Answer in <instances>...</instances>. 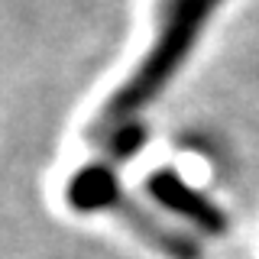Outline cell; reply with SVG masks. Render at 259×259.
I'll use <instances>...</instances> for the list:
<instances>
[{
  "mask_svg": "<svg viewBox=\"0 0 259 259\" xmlns=\"http://www.w3.org/2000/svg\"><path fill=\"white\" fill-rule=\"evenodd\" d=\"M221 7V0H175L172 10L165 13V26H162L159 42L149 49V55L136 65V71L130 75V81L120 88L101 107V113L94 117L88 140L97 149L110 140L113 133L133 126L136 113L156 94H162V88L172 81V75L182 68V62L188 59L194 39L201 36V26L210 20V13Z\"/></svg>",
  "mask_w": 259,
  "mask_h": 259,
  "instance_id": "obj_1",
  "label": "cell"
},
{
  "mask_svg": "<svg viewBox=\"0 0 259 259\" xmlns=\"http://www.w3.org/2000/svg\"><path fill=\"white\" fill-rule=\"evenodd\" d=\"M65 198L75 210H110L113 217H120L126 227H133L136 233L159 246L165 256L172 259H198V246L191 240H185L182 233L168 230L162 221L149 214L146 207H140L130 194L117 185V175L107 165H84L68 178Z\"/></svg>",
  "mask_w": 259,
  "mask_h": 259,
  "instance_id": "obj_2",
  "label": "cell"
},
{
  "mask_svg": "<svg viewBox=\"0 0 259 259\" xmlns=\"http://www.w3.org/2000/svg\"><path fill=\"white\" fill-rule=\"evenodd\" d=\"M172 4H175V0H162V4H159V10H162V16H165L168 10H172Z\"/></svg>",
  "mask_w": 259,
  "mask_h": 259,
  "instance_id": "obj_4",
  "label": "cell"
},
{
  "mask_svg": "<svg viewBox=\"0 0 259 259\" xmlns=\"http://www.w3.org/2000/svg\"><path fill=\"white\" fill-rule=\"evenodd\" d=\"M146 191H149V198L159 201L168 214L182 217V221L191 224L194 230L210 233V237H217V233L227 230V214L224 210L217 207L210 198H204L201 191H194L182 175L172 172V168L152 172L149 178H146Z\"/></svg>",
  "mask_w": 259,
  "mask_h": 259,
  "instance_id": "obj_3",
  "label": "cell"
}]
</instances>
